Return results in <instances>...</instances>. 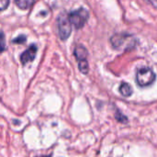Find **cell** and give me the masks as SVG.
Segmentation results:
<instances>
[{"label": "cell", "instance_id": "1", "mask_svg": "<svg viewBox=\"0 0 157 157\" xmlns=\"http://www.w3.org/2000/svg\"><path fill=\"white\" fill-rule=\"evenodd\" d=\"M110 42L115 49L131 50L136 45V40L133 36L127 33H119L111 37Z\"/></svg>", "mask_w": 157, "mask_h": 157}, {"label": "cell", "instance_id": "7", "mask_svg": "<svg viewBox=\"0 0 157 157\" xmlns=\"http://www.w3.org/2000/svg\"><path fill=\"white\" fill-rule=\"evenodd\" d=\"M120 92L123 97H130L132 94V87L127 83H122L120 86Z\"/></svg>", "mask_w": 157, "mask_h": 157}, {"label": "cell", "instance_id": "9", "mask_svg": "<svg viewBox=\"0 0 157 157\" xmlns=\"http://www.w3.org/2000/svg\"><path fill=\"white\" fill-rule=\"evenodd\" d=\"M79 70L81 73L83 74H87L88 73V70H89V66H88V63L86 62V60H82V61H79Z\"/></svg>", "mask_w": 157, "mask_h": 157}, {"label": "cell", "instance_id": "2", "mask_svg": "<svg viewBox=\"0 0 157 157\" xmlns=\"http://www.w3.org/2000/svg\"><path fill=\"white\" fill-rule=\"evenodd\" d=\"M71 22L69 20V17L65 12L61 13L57 17V27L58 32L61 40H65L69 38L72 31Z\"/></svg>", "mask_w": 157, "mask_h": 157}, {"label": "cell", "instance_id": "5", "mask_svg": "<svg viewBox=\"0 0 157 157\" xmlns=\"http://www.w3.org/2000/svg\"><path fill=\"white\" fill-rule=\"evenodd\" d=\"M37 46L35 44H32L29 49H27L20 56V61H21V63L23 65L27 64L29 62H32L36 56V53H37Z\"/></svg>", "mask_w": 157, "mask_h": 157}, {"label": "cell", "instance_id": "4", "mask_svg": "<svg viewBox=\"0 0 157 157\" xmlns=\"http://www.w3.org/2000/svg\"><path fill=\"white\" fill-rule=\"evenodd\" d=\"M68 17L71 24L74 25L75 29H81L86 23L89 17V13L85 8H79L75 11L71 12Z\"/></svg>", "mask_w": 157, "mask_h": 157}, {"label": "cell", "instance_id": "12", "mask_svg": "<svg viewBox=\"0 0 157 157\" xmlns=\"http://www.w3.org/2000/svg\"><path fill=\"white\" fill-rule=\"evenodd\" d=\"M9 5V0H0V11L6 9Z\"/></svg>", "mask_w": 157, "mask_h": 157}, {"label": "cell", "instance_id": "13", "mask_svg": "<svg viewBox=\"0 0 157 157\" xmlns=\"http://www.w3.org/2000/svg\"><path fill=\"white\" fill-rule=\"evenodd\" d=\"M148 3H150L152 6H154L155 7H156L157 8V0H146Z\"/></svg>", "mask_w": 157, "mask_h": 157}, {"label": "cell", "instance_id": "8", "mask_svg": "<svg viewBox=\"0 0 157 157\" xmlns=\"http://www.w3.org/2000/svg\"><path fill=\"white\" fill-rule=\"evenodd\" d=\"M16 5L21 9H29L34 3L35 0H14Z\"/></svg>", "mask_w": 157, "mask_h": 157}, {"label": "cell", "instance_id": "3", "mask_svg": "<svg viewBox=\"0 0 157 157\" xmlns=\"http://www.w3.org/2000/svg\"><path fill=\"white\" fill-rule=\"evenodd\" d=\"M155 80V74L149 67L138 69L136 74V81L140 86H149Z\"/></svg>", "mask_w": 157, "mask_h": 157}, {"label": "cell", "instance_id": "10", "mask_svg": "<svg viewBox=\"0 0 157 157\" xmlns=\"http://www.w3.org/2000/svg\"><path fill=\"white\" fill-rule=\"evenodd\" d=\"M6 49V40L3 31H0V52H4Z\"/></svg>", "mask_w": 157, "mask_h": 157}, {"label": "cell", "instance_id": "11", "mask_svg": "<svg viewBox=\"0 0 157 157\" xmlns=\"http://www.w3.org/2000/svg\"><path fill=\"white\" fill-rule=\"evenodd\" d=\"M25 41H26V36L25 35H19L17 38H16L12 40V42H15V43H23Z\"/></svg>", "mask_w": 157, "mask_h": 157}, {"label": "cell", "instance_id": "6", "mask_svg": "<svg viewBox=\"0 0 157 157\" xmlns=\"http://www.w3.org/2000/svg\"><path fill=\"white\" fill-rule=\"evenodd\" d=\"M74 54H75V56L77 61H82V60H86V57H87L88 53H87L86 49L84 46L79 45V46L75 47Z\"/></svg>", "mask_w": 157, "mask_h": 157}]
</instances>
